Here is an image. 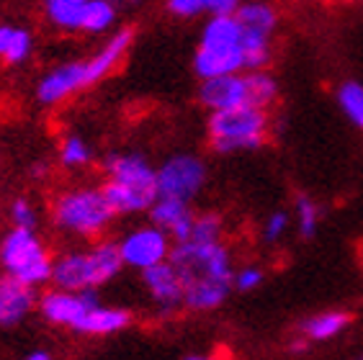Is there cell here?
Listing matches in <instances>:
<instances>
[{
	"label": "cell",
	"mask_w": 363,
	"mask_h": 360,
	"mask_svg": "<svg viewBox=\"0 0 363 360\" xmlns=\"http://www.w3.org/2000/svg\"><path fill=\"white\" fill-rule=\"evenodd\" d=\"M93 85H96V80H93L88 57H85V60H70V62H60L52 69H47L36 83L34 96L42 106L55 108V106L67 103L77 93L93 88Z\"/></svg>",
	"instance_id": "obj_8"
},
{
	"label": "cell",
	"mask_w": 363,
	"mask_h": 360,
	"mask_svg": "<svg viewBox=\"0 0 363 360\" xmlns=\"http://www.w3.org/2000/svg\"><path fill=\"white\" fill-rule=\"evenodd\" d=\"M36 288L16 281L13 276H0V327H16L36 309Z\"/></svg>",
	"instance_id": "obj_14"
},
{
	"label": "cell",
	"mask_w": 363,
	"mask_h": 360,
	"mask_svg": "<svg viewBox=\"0 0 363 360\" xmlns=\"http://www.w3.org/2000/svg\"><path fill=\"white\" fill-rule=\"evenodd\" d=\"M124 268L116 240H98L88 249H70L55 257L52 281L55 288L65 291H96L119 276Z\"/></svg>",
	"instance_id": "obj_2"
},
{
	"label": "cell",
	"mask_w": 363,
	"mask_h": 360,
	"mask_svg": "<svg viewBox=\"0 0 363 360\" xmlns=\"http://www.w3.org/2000/svg\"><path fill=\"white\" fill-rule=\"evenodd\" d=\"M358 260H361V268H363V240H361V244H358Z\"/></svg>",
	"instance_id": "obj_35"
},
{
	"label": "cell",
	"mask_w": 363,
	"mask_h": 360,
	"mask_svg": "<svg viewBox=\"0 0 363 360\" xmlns=\"http://www.w3.org/2000/svg\"><path fill=\"white\" fill-rule=\"evenodd\" d=\"M142 283H145L147 293L155 301V306L160 309L162 317H170L183 306L181 276H178V270L170 260L142 270Z\"/></svg>",
	"instance_id": "obj_13"
},
{
	"label": "cell",
	"mask_w": 363,
	"mask_h": 360,
	"mask_svg": "<svg viewBox=\"0 0 363 360\" xmlns=\"http://www.w3.org/2000/svg\"><path fill=\"white\" fill-rule=\"evenodd\" d=\"M199 103L209 113L250 106L247 72H232V75H219V77L201 80V85H199Z\"/></svg>",
	"instance_id": "obj_12"
},
{
	"label": "cell",
	"mask_w": 363,
	"mask_h": 360,
	"mask_svg": "<svg viewBox=\"0 0 363 360\" xmlns=\"http://www.w3.org/2000/svg\"><path fill=\"white\" fill-rule=\"evenodd\" d=\"M335 98L342 116L348 118L358 132H363V83H358V80H342L337 85Z\"/></svg>",
	"instance_id": "obj_23"
},
{
	"label": "cell",
	"mask_w": 363,
	"mask_h": 360,
	"mask_svg": "<svg viewBox=\"0 0 363 360\" xmlns=\"http://www.w3.org/2000/svg\"><path fill=\"white\" fill-rule=\"evenodd\" d=\"M129 325H132V314L126 312V309L96 301V304L85 312L83 322L77 325L75 332L85 334V337H108V334L124 332Z\"/></svg>",
	"instance_id": "obj_16"
},
{
	"label": "cell",
	"mask_w": 363,
	"mask_h": 360,
	"mask_svg": "<svg viewBox=\"0 0 363 360\" xmlns=\"http://www.w3.org/2000/svg\"><path fill=\"white\" fill-rule=\"evenodd\" d=\"M206 178H209V167L199 154H170L160 167H155L157 198H175V201L191 203L203 191Z\"/></svg>",
	"instance_id": "obj_7"
},
{
	"label": "cell",
	"mask_w": 363,
	"mask_h": 360,
	"mask_svg": "<svg viewBox=\"0 0 363 360\" xmlns=\"http://www.w3.org/2000/svg\"><path fill=\"white\" fill-rule=\"evenodd\" d=\"M183 360H224V358H219V355H189V358Z\"/></svg>",
	"instance_id": "obj_34"
},
{
	"label": "cell",
	"mask_w": 363,
	"mask_h": 360,
	"mask_svg": "<svg viewBox=\"0 0 363 360\" xmlns=\"http://www.w3.org/2000/svg\"><path fill=\"white\" fill-rule=\"evenodd\" d=\"M242 0H206V16H235Z\"/></svg>",
	"instance_id": "obj_31"
},
{
	"label": "cell",
	"mask_w": 363,
	"mask_h": 360,
	"mask_svg": "<svg viewBox=\"0 0 363 360\" xmlns=\"http://www.w3.org/2000/svg\"><path fill=\"white\" fill-rule=\"evenodd\" d=\"M224 237V219L217 211H203L194 216L191 227V242H222Z\"/></svg>",
	"instance_id": "obj_26"
},
{
	"label": "cell",
	"mask_w": 363,
	"mask_h": 360,
	"mask_svg": "<svg viewBox=\"0 0 363 360\" xmlns=\"http://www.w3.org/2000/svg\"><path fill=\"white\" fill-rule=\"evenodd\" d=\"M116 18H119V8L113 6L111 0H91L88 11H85L83 34L106 36L108 31H113Z\"/></svg>",
	"instance_id": "obj_22"
},
{
	"label": "cell",
	"mask_w": 363,
	"mask_h": 360,
	"mask_svg": "<svg viewBox=\"0 0 363 360\" xmlns=\"http://www.w3.org/2000/svg\"><path fill=\"white\" fill-rule=\"evenodd\" d=\"M183 283V309L214 312L232 293V252L224 242H175L170 252Z\"/></svg>",
	"instance_id": "obj_1"
},
{
	"label": "cell",
	"mask_w": 363,
	"mask_h": 360,
	"mask_svg": "<svg viewBox=\"0 0 363 360\" xmlns=\"http://www.w3.org/2000/svg\"><path fill=\"white\" fill-rule=\"evenodd\" d=\"M121 252V260H124V268L134 270H147L152 265H160L165 260H170V252H173V240H170L160 227H155L152 222L142 224V227L129 229L121 240H116Z\"/></svg>",
	"instance_id": "obj_9"
},
{
	"label": "cell",
	"mask_w": 363,
	"mask_h": 360,
	"mask_svg": "<svg viewBox=\"0 0 363 360\" xmlns=\"http://www.w3.org/2000/svg\"><path fill=\"white\" fill-rule=\"evenodd\" d=\"M57 159H60V165L67 167V170H80V167L91 165L93 150H91V145L85 142V137H80V134H67V137H62V142H60Z\"/></svg>",
	"instance_id": "obj_25"
},
{
	"label": "cell",
	"mask_w": 363,
	"mask_h": 360,
	"mask_svg": "<svg viewBox=\"0 0 363 360\" xmlns=\"http://www.w3.org/2000/svg\"><path fill=\"white\" fill-rule=\"evenodd\" d=\"M294 227L299 232L301 240H312L320 229V219H322V208L320 203L312 198L309 193H299L296 196V203H294Z\"/></svg>",
	"instance_id": "obj_24"
},
{
	"label": "cell",
	"mask_w": 363,
	"mask_h": 360,
	"mask_svg": "<svg viewBox=\"0 0 363 360\" xmlns=\"http://www.w3.org/2000/svg\"><path fill=\"white\" fill-rule=\"evenodd\" d=\"M206 137H209V147L217 154L260 150L271 137V111L258 106L211 111L206 121Z\"/></svg>",
	"instance_id": "obj_5"
},
{
	"label": "cell",
	"mask_w": 363,
	"mask_h": 360,
	"mask_svg": "<svg viewBox=\"0 0 363 360\" xmlns=\"http://www.w3.org/2000/svg\"><path fill=\"white\" fill-rule=\"evenodd\" d=\"M263 278H266V273H263L260 265L245 263L242 268L232 273V291H255V288L263 286Z\"/></svg>",
	"instance_id": "obj_28"
},
{
	"label": "cell",
	"mask_w": 363,
	"mask_h": 360,
	"mask_svg": "<svg viewBox=\"0 0 363 360\" xmlns=\"http://www.w3.org/2000/svg\"><path fill=\"white\" fill-rule=\"evenodd\" d=\"M194 72L199 80L245 72L242 26L238 16H209L194 52Z\"/></svg>",
	"instance_id": "obj_3"
},
{
	"label": "cell",
	"mask_w": 363,
	"mask_h": 360,
	"mask_svg": "<svg viewBox=\"0 0 363 360\" xmlns=\"http://www.w3.org/2000/svg\"><path fill=\"white\" fill-rule=\"evenodd\" d=\"M235 16H238L245 34L271 36L273 39L276 28H279V11L268 0H242V6L238 8Z\"/></svg>",
	"instance_id": "obj_20"
},
{
	"label": "cell",
	"mask_w": 363,
	"mask_h": 360,
	"mask_svg": "<svg viewBox=\"0 0 363 360\" xmlns=\"http://www.w3.org/2000/svg\"><path fill=\"white\" fill-rule=\"evenodd\" d=\"M11 222H13V227L36 229V224H39V214H36L34 203L26 201V198H16V201L11 203Z\"/></svg>",
	"instance_id": "obj_29"
},
{
	"label": "cell",
	"mask_w": 363,
	"mask_h": 360,
	"mask_svg": "<svg viewBox=\"0 0 363 360\" xmlns=\"http://www.w3.org/2000/svg\"><path fill=\"white\" fill-rule=\"evenodd\" d=\"M291 227H294V216L289 214L286 208H279V211H273V214L266 216L263 229H260V237H263L266 244H279L289 235Z\"/></svg>",
	"instance_id": "obj_27"
},
{
	"label": "cell",
	"mask_w": 363,
	"mask_h": 360,
	"mask_svg": "<svg viewBox=\"0 0 363 360\" xmlns=\"http://www.w3.org/2000/svg\"><path fill=\"white\" fill-rule=\"evenodd\" d=\"M52 265H55V257L42 237L36 235V229L13 227L3 237L0 268L6 276H13L21 283L39 288L52 281Z\"/></svg>",
	"instance_id": "obj_6"
},
{
	"label": "cell",
	"mask_w": 363,
	"mask_h": 360,
	"mask_svg": "<svg viewBox=\"0 0 363 360\" xmlns=\"http://www.w3.org/2000/svg\"><path fill=\"white\" fill-rule=\"evenodd\" d=\"M106 180L157 198V180L150 159L140 152H111L104 159Z\"/></svg>",
	"instance_id": "obj_11"
},
{
	"label": "cell",
	"mask_w": 363,
	"mask_h": 360,
	"mask_svg": "<svg viewBox=\"0 0 363 360\" xmlns=\"http://www.w3.org/2000/svg\"><path fill=\"white\" fill-rule=\"evenodd\" d=\"M350 327V314L342 309H328V312L312 314L299 325L301 337L307 342H328V339L340 337Z\"/></svg>",
	"instance_id": "obj_19"
},
{
	"label": "cell",
	"mask_w": 363,
	"mask_h": 360,
	"mask_svg": "<svg viewBox=\"0 0 363 360\" xmlns=\"http://www.w3.org/2000/svg\"><path fill=\"white\" fill-rule=\"evenodd\" d=\"M361 360H363V358H361Z\"/></svg>",
	"instance_id": "obj_36"
},
{
	"label": "cell",
	"mask_w": 363,
	"mask_h": 360,
	"mask_svg": "<svg viewBox=\"0 0 363 360\" xmlns=\"http://www.w3.org/2000/svg\"><path fill=\"white\" fill-rule=\"evenodd\" d=\"M98 298L96 291H65V288H49L39 296L36 306H39V314L47 319L49 325L65 327V330H72L75 332L77 325L83 322L85 312L91 309Z\"/></svg>",
	"instance_id": "obj_10"
},
{
	"label": "cell",
	"mask_w": 363,
	"mask_h": 360,
	"mask_svg": "<svg viewBox=\"0 0 363 360\" xmlns=\"http://www.w3.org/2000/svg\"><path fill=\"white\" fill-rule=\"evenodd\" d=\"M91 0H44L42 13L47 23L62 34H83L85 11Z\"/></svg>",
	"instance_id": "obj_17"
},
{
	"label": "cell",
	"mask_w": 363,
	"mask_h": 360,
	"mask_svg": "<svg viewBox=\"0 0 363 360\" xmlns=\"http://www.w3.org/2000/svg\"><path fill=\"white\" fill-rule=\"evenodd\" d=\"M150 222L155 227H160L173 242H186L191 237V227H194V211L186 201H175V198H157L152 208L147 211Z\"/></svg>",
	"instance_id": "obj_15"
},
{
	"label": "cell",
	"mask_w": 363,
	"mask_h": 360,
	"mask_svg": "<svg viewBox=\"0 0 363 360\" xmlns=\"http://www.w3.org/2000/svg\"><path fill=\"white\" fill-rule=\"evenodd\" d=\"M34 55V34L18 23H0V62L18 67Z\"/></svg>",
	"instance_id": "obj_18"
},
{
	"label": "cell",
	"mask_w": 363,
	"mask_h": 360,
	"mask_svg": "<svg viewBox=\"0 0 363 360\" xmlns=\"http://www.w3.org/2000/svg\"><path fill=\"white\" fill-rule=\"evenodd\" d=\"M247 72V88H250V106H258V108H266L271 111L273 106L279 103L281 88L279 80L266 69H245Z\"/></svg>",
	"instance_id": "obj_21"
},
{
	"label": "cell",
	"mask_w": 363,
	"mask_h": 360,
	"mask_svg": "<svg viewBox=\"0 0 363 360\" xmlns=\"http://www.w3.org/2000/svg\"><path fill=\"white\" fill-rule=\"evenodd\" d=\"M23 360H55V358H52L47 350H34V353H28Z\"/></svg>",
	"instance_id": "obj_32"
},
{
	"label": "cell",
	"mask_w": 363,
	"mask_h": 360,
	"mask_svg": "<svg viewBox=\"0 0 363 360\" xmlns=\"http://www.w3.org/2000/svg\"><path fill=\"white\" fill-rule=\"evenodd\" d=\"M52 224L77 240H101L113 222V208L106 201L104 188L80 186L55 196L49 206Z\"/></svg>",
	"instance_id": "obj_4"
},
{
	"label": "cell",
	"mask_w": 363,
	"mask_h": 360,
	"mask_svg": "<svg viewBox=\"0 0 363 360\" xmlns=\"http://www.w3.org/2000/svg\"><path fill=\"white\" fill-rule=\"evenodd\" d=\"M111 3L119 8V11H129V8H134L137 3H140V0H111Z\"/></svg>",
	"instance_id": "obj_33"
},
{
	"label": "cell",
	"mask_w": 363,
	"mask_h": 360,
	"mask_svg": "<svg viewBox=\"0 0 363 360\" xmlns=\"http://www.w3.org/2000/svg\"><path fill=\"white\" fill-rule=\"evenodd\" d=\"M165 11L175 18H199L206 16V0H165Z\"/></svg>",
	"instance_id": "obj_30"
}]
</instances>
